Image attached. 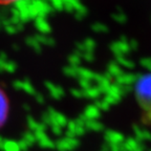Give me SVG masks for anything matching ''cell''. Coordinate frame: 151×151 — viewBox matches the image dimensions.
<instances>
[{
  "label": "cell",
  "mask_w": 151,
  "mask_h": 151,
  "mask_svg": "<svg viewBox=\"0 0 151 151\" xmlns=\"http://www.w3.org/2000/svg\"><path fill=\"white\" fill-rule=\"evenodd\" d=\"M9 99L5 92L0 88V127L5 123L9 114Z\"/></svg>",
  "instance_id": "obj_2"
},
{
  "label": "cell",
  "mask_w": 151,
  "mask_h": 151,
  "mask_svg": "<svg viewBox=\"0 0 151 151\" xmlns=\"http://www.w3.org/2000/svg\"><path fill=\"white\" fill-rule=\"evenodd\" d=\"M20 0H0V5H9L13 3H16Z\"/></svg>",
  "instance_id": "obj_3"
},
{
  "label": "cell",
  "mask_w": 151,
  "mask_h": 151,
  "mask_svg": "<svg viewBox=\"0 0 151 151\" xmlns=\"http://www.w3.org/2000/svg\"><path fill=\"white\" fill-rule=\"evenodd\" d=\"M134 96L142 111L143 121L151 125V73L139 79L134 87Z\"/></svg>",
  "instance_id": "obj_1"
}]
</instances>
